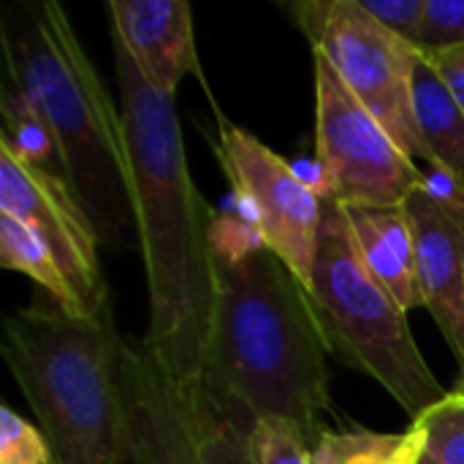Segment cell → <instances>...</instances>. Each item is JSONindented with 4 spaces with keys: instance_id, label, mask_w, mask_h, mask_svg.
Returning a JSON list of instances; mask_svg holds the SVG:
<instances>
[{
    "instance_id": "6da1fadb",
    "label": "cell",
    "mask_w": 464,
    "mask_h": 464,
    "mask_svg": "<svg viewBox=\"0 0 464 464\" xmlns=\"http://www.w3.org/2000/svg\"><path fill=\"white\" fill-rule=\"evenodd\" d=\"M122 133L150 302L144 345L188 389H204L215 318L212 207L198 193L177 114V95L152 87L111 33Z\"/></svg>"
},
{
    "instance_id": "7a4b0ae2",
    "label": "cell",
    "mask_w": 464,
    "mask_h": 464,
    "mask_svg": "<svg viewBox=\"0 0 464 464\" xmlns=\"http://www.w3.org/2000/svg\"><path fill=\"white\" fill-rule=\"evenodd\" d=\"M215 318L204 389L212 408L245 424L266 416L294 421L313 443L332 408L326 343L307 288L269 250L215 261Z\"/></svg>"
},
{
    "instance_id": "3957f363",
    "label": "cell",
    "mask_w": 464,
    "mask_h": 464,
    "mask_svg": "<svg viewBox=\"0 0 464 464\" xmlns=\"http://www.w3.org/2000/svg\"><path fill=\"white\" fill-rule=\"evenodd\" d=\"M0 41L3 79L19 87L49 122L71 190L101 245L125 247L128 234H136V215L122 111L114 109L65 8L54 0L8 5Z\"/></svg>"
},
{
    "instance_id": "277c9868",
    "label": "cell",
    "mask_w": 464,
    "mask_h": 464,
    "mask_svg": "<svg viewBox=\"0 0 464 464\" xmlns=\"http://www.w3.org/2000/svg\"><path fill=\"white\" fill-rule=\"evenodd\" d=\"M122 343L111 313L84 321L35 299L5 315L0 353L52 464H130Z\"/></svg>"
},
{
    "instance_id": "5b68a950",
    "label": "cell",
    "mask_w": 464,
    "mask_h": 464,
    "mask_svg": "<svg viewBox=\"0 0 464 464\" xmlns=\"http://www.w3.org/2000/svg\"><path fill=\"white\" fill-rule=\"evenodd\" d=\"M307 299L326 351L378 381L416 421L449 392L424 362L400 302L367 269L337 198L324 201Z\"/></svg>"
},
{
    "instance_id": "8992f818",
    "label": "cell",
    "mask_w": 464,
    "mask_h": 464,
    "mask_svg": "<svg viewBox=\"0 0 464 464\" xmlns=\"http://www.w3.org/2000/svg\"><path fill=\"white\" fill-rule=\"evenodd\" d=\"M288 11L405 155L427 166L430 152L413 103L421 52L372 19L359 0H299Z\"/></svg>"
},
{
    "instance_id": "52a82bcc",
    "label": "cell",
    "mask_w": 464,
    "mask_h": 464,
    "mask_svg": "<svg viewBox=\"0 0 464 464\" xmlns=\"http://www.w3.org/2000/svg\"><path fill=\"white\" fill-rule=\"evenodd\" d=\"M313 65L315 158L334 182V198L345 207H402L421 188V166L351 92L324 52L313 49Z\"/></svg>"
},
{
    "instance_id": "ba28073f",
    "label": "cell",
    "mask_w": 464,
    "mask_h": 464,
    "mask_svg": "<svg viewBox=\"0 0 464 464\" xmlns=\"http://www.w3.org/2000/svg\"><path fill=\"white\" fill-rule=\"evenodd\" d=\"M0 212L27 223L57 258L79 318L95 321L111 313L109 285L101 269V239L79 198L60 179L33 169L0 141Z\"/></svg>"
},
{
    "instance_id": "9c48e42d",
    "label": "cell",
    "mask_w": 464,
    "mask_h": 464,
    "mask_svg": "<svg viewBox=\"0 0 464 464\" xmlns=\"http://www.w3.org/2000/svg\"><path fill=\"white\" fill-rule=\"evenodd\" d=\"M220 160L258 220L266 247L307 288L318 253L324 201L307 190L291 163L239 125L220 122Z\"/></svg>"
},
{
    "instance_id": "30bf717a",
    "label": "cell",
    "mask_w": 464,
    "mask_h": 464,
    "mask_svg": "<svg viewBox=\"0 0 464 464\" xmlns=\"http://www.w3.org/2000/svg\"><path fill=\"white\" fill-rule=\"evenodd\" d=\"M122 402L130 464H204L215 419L207 389L177 383L144 340L122 343Z\"/></svg>"
},
{
    "instance_id": "8fae6325",
    "label": "cell",
    "mask_w": 464,
    "mask_h": 464,
    "mask_svg": "<svg viewBox=\"0 0 464 464\" xmlns=\"http://www.w3.org/2000/svg\"><path fill=\"white\" fill-rule=\"evenodd\" d=\"M405 209L416 237L424 310L464 367V228L421 190L405 201Z\"/></svg>"
},
{
    "instance_id": "7c38bea8",
    "label": "cell",
    "mask_w": 464,
    "mask_h": 464,
    "mask_svg": "<svg viewBox=\"0 0 464 464\" xmlns=\"http://www.w3.org/2000/svg\"><path fill=\"white\" fill-rule=\"evenodd\" d=\"M111 33L125 44L144 79L166 95L196 71L193 8L185 0H109Z\"/></svg>"
},
{
    "instance_id": "4fadbf2b",
    "label": "cell",
    "mask_w": 464,
    "mask_h": 464,
    "mask_svg": "<svg viewBox=\"0 0 464 464\" xmlns=\"http://www.w3.org/2000/svg\"><path fill=\"white\" fill-rule=\"evenodd\" d=\"M362 258L375 280L400 302L405 313L424 307L416 264V237L402 207H345Z\"/></svg>"
},
{
    "instance_id": "5bb4252c",
    "label": "cell",
    "mask_w": 464,
    "mask_h": 464,
    "mask_svg": "<svg viewBox=\"0 0 464 464\" xmlns=\"http://www.w3.org/2000/svg\"><path fill=\"white\" fill-rule=\"evenodd\" d=\"M413 103L419 130L430 152L427 166H440L464 188V114L424 54L413 76Z\"/></svg>"
},
{
    "instance_id": "9a60e30c",
    "label": "cell",
    "mask_w": 464,
    "mask_h": 464,
    "mask_svg": "<svg viewBox=\"0 0 464 464\" xmlns=\"http://www.w3.org/2000/svg\"><path fill=\"white\" fill-rule=\"evenodd\" d=\"M427 454V435L411 421L405 432H375L364 427L324 430L313 464H419Z\"/></svg>"
},
{
    "instance_id": "2e32d148",
    "label": "cell",
    "mask_w": 464,
    "mask_h": 464,
    "mask_svg": "<svg viewBox=\"0 0 464 464\" xmlns=\"http://www.w3.org/2000/svg\"><path fill=\"white\" fill-rule=\"evenodd\" d=\"M0 114H3L0 141L11 152H16L24 163H30L33 169H38L71 188L68 171H65V163L60 155V144H57L49 122L35 109V103L19 87H14L8 79H3V87H0Z\"/></svg>"
},
{
    "instance_id": "e0dca14e",
    "label": "cell",
    "mask_w": 464,
    "mask_h": 464,
    "mask_svg": "<svg viewBox=\"0 0 464 464\" xmlns=\"http://www.w3.org/2000/svg\"><path fill=\"white\" fill-rule=\"evenodd\" d=\"M0 264L30 277L57 307L79 318L73 291L52 256V250L38 239V234L19 218L0 212Z\"/></svg>"
},
{
    "instance_id": "ac0fdd59",
    "label": "cell",
    "mask_w": 464,
    "mask_h": 464,
    "mask_svg": "<svg viewBox=\"0 0 464 464\" xmlns=\"http://www.w3.org/2000/svg\"><path fill=\"white\" fill-rule=\"evenodd\" d=\"M209 245H212L215 261H226V264L245 261L247 256L266 247L250 201L234 188L228 198L223 201V207L212 215Z\"/></svg>"
},
{
    "instance_id": "d6986e66",
    "label": "cell",
    "mask_w": 464,
    "mask_h": 464,
    "mask_svg": "<svg viewBox=\"0 0 464 464\" xmlns=\"http://www.w3.org/2000/svg\"><path fill=\"white\" fill-rule=\"evenodd\" d=\"M247 449L253 464H313L315 443L294 421L266 416L250 424Z\"/></svg>"
},
{
    "instance_id": "ffe728a7",
    "label": "cell",
    "mask_w": 464,
    "mask_h": 464,
    "mask_svg": "<svg viewBox=\"0 0 464 464\" xmlns=\"http://www.w3.org/2000/svg\"><path fill=\"white\" fill-rule=\"evenodd\" d=\"M413 424L427 435V451L440 464H464V394L449 392Z\"/></svg>"
},
{
    "instance_id": "44dd1931",
    "label": "cell",
    "mask_w": 464,
    "mask_h": 464,
    "mask_svg": "<svg viewBox=\"0 0 464 464\" xmlns=\"http://www.w3.org/2000/svg\"><path fill=\"white\" fill-rule=\"evenodd\" d=\"M0 464H52L44 432L14 408H0Z\"/></svg>"
},
{
    "instance_id": "7402d4cb",
    "label": "cell",
    "mask_w": 464,
    "mask_h": 464,
    "mask_svg": "<svg viewBox=\"0 0 464 464\" xmlns=\"http://www.w3.org/2000/svg\"><path fill=\"white\" fill-rule=\"evenodd\" d=\"M459 46H464V0H427L416 49L430 57Z\"/></svg>"
},
{
    "instance_id": "603a6c76",
    "label": "cell",
    "mask_w": 464,
    "mask_h": 464,
    "mask_svg": "<svg viewBox=\"0 0 464 464\" xmlns=\"http://www.w3.org/2000/svg\"><path fill=\"white\" fill-rule=\"evenodd\" d=\"M247 430L250 424L218 416L209 421L204 435V464H253L247 449Z\"/></svg>"
},
{
    "instance_id": "cb8c5ba5",
    "label": "cell",
    "mask_w": 464,
    "mask_h": 464,
    "mask_svg": "<svg viewBox=\"0 0 464 464\" xmlns=\"http://www.w3.org/2000/svg\"><path fill=\"white\" fill-rule=\"evenodd\" d=\"M364 11L408 44H419L427 0H359Z\"/></svg>"
},
{
    "instance_id": "d4e9b609",
    "label": "cell",
    "mask_w": 464,
    "mask_h": 464,
    "mask_svg": "<svg viewBox=\"0 0 464 464\" xmlns=\"http://www.w3.org/2000/svg\"><path fill=\"white\" fill-rule=\"evenodd\" d=\"M432 63V68L440 73V79L446 82V87L451 90L454 101L459 103L464 114V46L459 49H446V52H438V54H430L427 57Z\"/></svg>"
},
{
    "instance_id": "484cf974",
    "label": "cell",
    "mask_w": 464,
    "mask_h": 464,
    "mask_svg": "<svg viewBox=\"0 0 464 464\" xmlns=\"http://www.w3.org/2000/svg\"><path fill=\"white\" fill-rule=\"evenodd\" d=\"M288 163H291L294 174L299 177V182H302L307 190H313L321 201L334 198V182H332L326 166H324L315 155H313V158H302V160H288Z\"/></svg>"
},
{
    "instance_id": "4316f807",
    "label": "cell",
    "mask_w": 464,
    "mask_h": 464,
    "mask_svg": "<svg viewBox=\"0 0 464 464\" xmlns=\"http://www.w3.org/2000/svg\"><path fill=\"white\" fill-rule=\"evenodd\" d=\"M419 464H440V462H438V459H435V457H432V454L427 451V454H424V459H421Z\"/></svg>"
},
{
    "instance_id": "83f0119b",
    "label": "cell",
    "mask_w": 464,
    "mask_h": 464,
    "mask_svg": "<svg viewBox=\"0 0 464 464\" xmlns=\"http://www.w3.org/2000/svg\"><path fill=\"white\" fill-rule=\"evenodd\" d=\"M454 392H459V394H464V367H462V378H459V383L454 386Z\"/></svg>"
}]
</instances>
